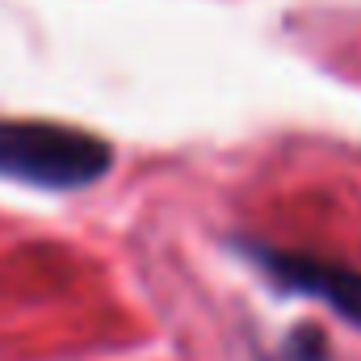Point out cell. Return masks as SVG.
Returning a JSON list of instances; mask_svg holds the SVG:
<instances>
[{
  "label": "cell",
  "mask_w": 361,
  "mask_h": 361,
  "mask_svg": "<svg viewBox=\"0 0 361 361\" xmlns=\"http://www.w3.org/2000/svg\"><path fill=\"white\" fill-rule=\"evenodd\" d=\"M114 169L109 139L47 118H0V177L34 189H89Z\"/></svg>",
  "instance_id": "1"
},
{
  "label": "cell",
  "mask_w": 361,
  "mask_h": 361,
  "mask_svg": "<svg viewBox=\"0 0 361 361\" xmlns=\"http://www.w3.org/2000/svg\"><path fill=\"white\" fill-rule=\"evenodd\" d=\"M231 244L248 265H257L265 273L277 290L324 302L345 324L361 328V269L345 265V261L298 252V248H273V244H261V240H231Z\"/></svg>",
  "instance_id": "2"
}]
</instances>
